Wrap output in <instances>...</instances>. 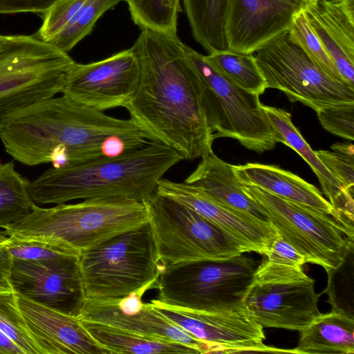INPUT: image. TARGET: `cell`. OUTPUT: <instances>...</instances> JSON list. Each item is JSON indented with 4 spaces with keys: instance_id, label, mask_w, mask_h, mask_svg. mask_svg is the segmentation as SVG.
<instances>
[{
    "instance_id": "obj_1",
    "label": "cell",
    "mask_w": 354,
    "mask_h": 354,
    "mask_svg": "<svg viewBox=\"0 0 354 354\" xmlns=\"http://www.w3.org/2000/svg\"><path fill=\"white\" fill-rule=\"evenodd\" d=\"M133 48L140 78L124 106L130 119L151 141L171 148L184 160L212 151L204 85L177 33L142 28Z\"/></svg>"
},
{
    "instance_id": "obj_2",
    "label": "cell",
    "mask_w": 354,
    "mask_h": 354,
    "mask_svg": "<svg viewBox=\"0 0 354 354\" xmlns=\"http://www.w3.org/2000/svg\"><path fill=\"white\" fill-rule=\"evenodd\" d=\"M140 133L145 132L130 118L108 115L62 95L19 113L0 129V139L6 151L24 165L49 162L58 150L71 166L105 158L102 147L111 136Z\"/></svg>"
},
{
    "instance_id": "obj_3",
    "label": "cell",
    "mask_w": 354,
    "mask_h": 354,
    "mask_svg": "<svg viewBox=\"0 0 354 354\" xmlns=\"http://www.w3.org/2000/svg\"><path fill=\"white\" fill-rule=\"evenodd\" d=\"M183 160L171 148L151 141L120 156L50 167L30 181L28 191L39 204L109 198L142 202L156 190L165 174Z\"/></svg>"
},
{
    "instance_id": "obj_4",
    "label": "cell",
    "mask_w": 354,
    "mask_h": 354,
    "mask_svg": "<svg viewBox=\"0 0 354 354\" xmlns=\"http://www.w3.org/2000/svg\"><path fill=\"white\" fill-rule=\"evenodd\" d=\"M143 202L124 198L86 199L43 208L3 229L18 236H44L82 252L147 223Z\"/></svg>"
},
{
    "instance_id": "obj_5",
    "label": "cell",
    "mask_w": 354,
    "mask_h": 354,
    "mask_svg": "<svg viewBox=\"0 0 354 354\" xmlns=\"http://www.w3.org/2000/svg\"><path fill=\"white\" fill-rule=\"evenodd\" d=\"M260 262L243 253L226 259L165 266L156 283V299L169 306L198 311L244 310V298Z\"/></svg>"
},
{
    "instance_id": "obj_6",
    "label": "cell",
    "mask_w": 354,
    "mask_h": 354,
    "mask_svg": "<svg viewBox=\"0 0 354 354\" xmlns=\"http://www.w3.org/2000/svg\"><path fill=\"white\" fill-rule=\"evenodd\" d=\"M76 62L34 35H3L0 42V129L28 107L62 93Z\"/></svg>"
},
{
    "instance_id": "obj_7",
    "label": "cell",
    "mask_w": 354,
    "mask_h": 354,
    "mask_svg": "<svg viewBox=\"0 0 354 354\" xmlns=\"http://www.w3.org/2000/svg\"><path fill=\"white\" fill-rule=\"evenodd\" d=\"M86 299L127 295L155 288L161 264L149 223L124 232L81 253Z\"/></svg>"
},
{
    "instance_id": "obj_8",
    "label": "cell",
    "mask_w": 354,
    "mask_h": 354,
    "mask_svg": "<svg viewBox=\"0 0 354 354\" xmlns=\"http://www.w3.org/2000/svg\"><path fill=\"white\" fill-rule=\"evenodd\" d=\"M142 202L162 266L250 252L219 227L169 196L155 191Z\"/></svg>"
},
{
    "instance_id": "obj_9",
    "label": "cell",
    "mask_w": 354,
    "mask_h": 354,
    "mask_svg": "<svg viewBox=\"0 0 354 354\" xmlns=\"http://www.w3.org/2000/svg\"><path fill=\"white\" fill-rule=\"evenodd\" d=\"M185 53L203 83L206 115L214 140L233 138L259 153L274 149L275 133L260 95L234 84L186 44Z\"/></svg>"
},
{
    "instance_id": "obj_10",
    "label": "cell",
    "mask_w": 354,
    "mask_h": 354,
    "mask_svg": "<svg viewBox=\"0 0 354 354\" xmlns=\"http://www.w3.org/2000/svg\"><path fill=\"white\" fill-rule=\"evenodd\" d=\"M241 185L277 233L305 257L306 263L326 270L336 269L353 248V238L331 216L255 186Z\"/></svg>"
},
{
    "instance_id": "obj_11",
    "label": "cell",
    "mask_w": 354,
    "mask_h": 354,
    "mask_svg": "<svg viewBox=\"0 0 354 354\" xmlns=\"http://www.w3.org/2000/svg\"><path fill=\"white\" fill-rule=\"evenodd\" d=\"M315 281L302 267L270 262L257 266L246 292L245 313L263 328L301 331L321 312Z\"/></svg>"
},
{
    "instance_id": "obj_12",
    "label": "cell",
    "mask_w": 354,
    "mask_h": 354,
    "mask_svg": "<svg viewBox=\"0 0 354 354\" xmlns=\"http://www.w3.org/2000/svg\"><path fill=\"white\" fill-rule=\"evenodd\" d=\"M267 88L283 92L316 112L325 106L354 102V88L337 82L321 71L290 37L288 31L253 53Z\"/></svg>"
},
{
    "instance_id": "obj_13",
    "label": "cell",
    "mask_w": 354,
    "mask_h": 354,
    "mask_svg": "<svg viewBox=\"0 0 354 354\" xmlns=\"http://www.w3.org/2000/svg\"><path fill=\"white\" fill-rule=\"evenodd\" d=\"M149 305L195 338L203 342L208 353L269 352L295 353L263 344V327L244 310L205 312L165 305L153 299Z\"/></svg>"
},
{
    "instance_id": "obj_14",
    "label": "cell",
    "mask_w": 354,
    "mask_h": 354,
    "mask_svg": "<svg viewBox=\"0 0 354 354\" xmlns=\"http://www.w3.org/2000/svg\"><path fill=\"white\" fill-rule=\"evenodd\" d=\"M140 64L133 46L100 61L75 63L62 95L100 111L124 107L135 94Z\"/></svg>"
},
{
    "instance_id": "obj_15",
    "label": "cell",
    "mask_w": 354,
    "mask_h": 354,
    "mask_svg": "<svg viewBox=\"0 0 354 354\" xmlns=\"http://www.w3.org/2000/svg\"><path fill=\"white\" fill-rule=\"evenodd\" d=\"M152 286L142 287L118 297L86 299L77 316L82 322L104 324L138 335L165 339L208 353L207 346L163 316L149 303L142 301L144 294Z\"/></svg>"
},
{
    "instance_id": "obj_16",
    "label": "cell",
    "mask_w": 354,
    "mask_h": 354,
    "mask_svg": "<svg viewBox=\"0 0 354 354\" xmlns=\"http://www.w3.org/2000/svg\"><path fill=\"white\" fill-rule=\"evenodd\" d=\"M318 0H226L227 49L253 53L288 30L295 18Z\"/></svg>"
},
{
    "instance_id": "obj_17",
    "label": "cell",
    "mask_w": 354,
    "mask_h": 354,
    "mask_svg": "<svg viewBox=\"0 0 354 354\" xmlns=\"http://www.w3.org/2000/svg\"><path fill=\"white\" fill-rule=\"evenodd\" d=\"M79 259L55 269L13 259L8 281L16 294L77 317L86 300Z\"/></svg>"
},
{
    "instance_id": "obj_18",
    "label": "cell",
    "mask_w": 354,
    "mask_h": 354,
    "mask_svg": "<svg viewBox=\"0 0 354 354\" xmlns=\"http://www.w3.org/2000/svg\"><path fill=\"white\" fill-rule=\"evenodd\" d=\"M156 191L190 207L235 239L249 252L265 255L277 234L270 223L223 205L185 182L162 178Z\"/></svg>"
},
{
    "instance_id": "obj_19",
    "label": "cell",
    "mask_w": 354,
    "mask_h": 354,
    "mask_svg": "<svg viewBox=\"0 0 354 354\" xmlns=\"http://www.w3.org/2000/svg\"><path fill=\"white\" fill-rule=\"evenodd\" d=\"M16 296L28 330L42 354H111L77 317Z\"/></svg>"
},
{
    "instance_id": "obj_20",
    "label": "cell",
    "mask_w": 354,
    "mask_h": 354,
    "mask_svg": "<svg viewBox=\"0 0 354 354\" xmlns=\"http://www.w3.org/2000/svg\"><path fill=\"white\" fill-rule=\"evenodd\" d=\"M304 12L342 78L354 88V0H318Z\"/></svg>"
},
{
    "instance_id": "obj_21",
    "label": "cell",
    "mask_w": 354,
    "mask_h": 354,
    "mask_svg": "<svg viewBox=\"0 0 354 354\" xmlns=\"http://www.w3.org/2000/svg\"><path fill=\"white\" fill-rule=\"evenodd\" d=\"M262 109L274 131L276 142L292 149L309 165L319 181L323 193L334 209L335 219L348 232H353L354 190L344 189L323 165L293 124L289 113L263 104Z\"/></svg>"
},
{
    "instance_id": "obj_22",
    "label": "cell",
    "mask_w": 354,
    "mask_h": 354,
    "mask_svg": "<svg viewBox=\"0 0 354 354\" xmlns=\"http://www.w3.org/2000/svg\"><path fill=\"white\" fill-rule=\"evenodd\" d=\"M241 183L255 186L275 196L324 212L335 218L331 204L320 191L299 176L276 165L247 163L234 165Z\"/></svg>"
},
{
    "instance_id": "obj_23",
    "label": "cell",
    "mask_w": 354,
    "mask_h": 354,
    "mask_svg": "<svg viewBox=\"0 0 354 354\" xmlns=\"http://www.w3.org/2000/svg\"><path fill=\"white\" fill-rule=\"evenodd\" d=\"M184 182L223 205L269 222L263 209L243 192L233 165L221 160L213 151L201 157Z\"/></svg>"
},
{
    "instance_id": "obj_24",
    "label": "cell",
    "mask_w": 354,
    "mask_h": 354,
    "mask_svg": "<svg viewBox=\"0 0 354 354\" xmlns=\"http://www.w3.org/2000/svg\"><path fill=\"white\" fill-rule=\"evenodd\" d=\"M295 353H354V317L337 310L321 313L300 331Z\"/></svg>"
},
{
    "instance_id": "obj_25",
    "label": "cell",
    "mask_w": 354,
    "mask_h": 354,
    "mask_svg": "<svg viewBox=\"0 0 354 354\" xmlns=\"http://www.w3.org/2000/svg\"><path fill=\"white\" fill-rule=\"evenodd\" d=\"M80 322L93 339L111 354H200L196 349L175 341L138 335L95 322Z\"/></svg>"
},
{
    "instance_id": "obj_26",
    "label": "cell",
    "mask_w": 354,
    "mask_h": 354,
    "mask_svg": "<svg viewBox=\"0 0 354 354\" xmlns=\"http://www.w3.org/2000/svg\"><path fill=\"white\" fill-rule=\"evenodd\" d=\"M0 245L12 259L55 269L80 259V253L63 243L44 236H18L0 230Z\"/></svg>"
},
{
    "instance_id": "obj_27",
    "label": "cell",
    "mask_w": 354,
    "mask_h": 354,
    "mask_svg": "<svg viewBox=\"0 0 354 354\" xmlns=\"http://www.w3.org/2000/svg\"><path fill=\"white\" fill-rule=\"evenodd\" d=\"M194 39L209 54L227 49L225 32L226 0H182Z\"/></svg>"
},
{
    "instance_id": "obj_28",
    "label": "cell",
    "mask_w": 354,
    "mask_h": 354,
    "mask_svg": "<svg viewBox=\"0 0 354 354\" xmlns=\"http://www.w3.org/2000/svg\"><path fill=\"white\" fill-rule=\"evenodd\" d=\"M30 181L16 169L13 161L0 160V227L6 228L26 215L36 204L28 191Z\"/></svg>"
},
{
    "instance_id": "obj_29",
    "label": "cell",
    "mask_w": 354,
    "mask_h": 354,
    "mask_svg": "<svg viewBox=\"0 0 354 354\" xmlns=\"http://www.w3.org/2000/svg\"><path fill=\"white\" fill-rule=\"evenodd\" d=\"M204 56L222 75L244 90L260 95L267 89L266 80L253 53L245 54L227 49Z\"/></svg>"
},
{
    "instance_id": "obj_30",
    "label": "cell",
    "mask_w": 354,
    "mask_h": 354,
    "mask_svg": "<svg viewBox=\"0 0 354 354\" xmlns=\"http://www.w3.org/2000/svg\"><path fill=\"white\" fill-rule=\"evenodd\" d=\"M125 0H85L78 11L48 43L68 53L90 34L106 11Z\"/></svg>"
},
{
    "instance_id": "obj_31",
    "label": "cell",
    "mask_w": 354,
    "mask_h": 354,
    "mask_svg": "<svg viewBox=\"0 0 354 354\" xmlns=\"http://www.w3.org/2000/svg\"><path fill=\"white\" fill-rule=\"evenodd\" d=\"M133 23L140 28L177 33L182 10L180 0H125Z\"/></svg>"
},
{
    "instance_id": "obj_32",
    "label": "cell",
    "mask_w": 354,
    "mask_h": 354,
    "mask_svg": "<svg viewBox=\"0 0 354 354\" xmlns=\"http://www.w3.org/2000/svg\"><path fill=\"white\" fill-rule=\"evenodd\" d=\"M0 330L24 354H42L19 309L13 290L0 292Z\"/></svg>"
},
{
    "instance_id": "obj_33",
    "label": "cell",
    "mask_w": 354,
    "mask_h": 354,
    "mask_svg": "<svg viewBox=\"0 0 354 354\" xmlns=\"http://www.w3.org/2000/svg\"><path fill=\"white\" fill-rule=\"evenodd\" d=\"M288 31L291 39L301 47L321 71L331 79L347 84L314 32L304 12L295 18Z\"/></svg>"
},
{
    "instance_id": "obj_34",
    "label": "cell",
    "mask_w": 354,
    "mask_h": 354,
    "mask_svg": "<svg viewBox=\"0 0 354 354\" xmlns=\"http://www.w3.org/2000/svg\"><path fill=\"white\" fill-rule=\"evenodd\" d=\"M332 151H315L323 165L338 180L344 189L354 190V149L348 142H336Z\"/></svg>"
},
{
    "instance_id": "obj_35",
    "label": "cell",
    "mask_w": 354,
    "mask_h": 354,
    "mask_svg": "<svg viewBox=\"0 0 354 354\" xmlns=\"http://www.w3.org/2000/svg\"><path fill=\"white\" fill-rule=\"evenodd\" d=\"M317 117L328 132L353 141L354 139V102L331 104L319 109Z\"/></svg>"
},
{
    "instance_id": "obj_36",
    "label": "cell",
    "mask_w": 354,
    "mask_h": 354,
    "mask_svg": "<svg viewBox=\"0 0 354 354\" xmlns=\"http://www.w3.org/2000/svg\"><path fill=\"white\" fill-rule=\"evenodd\" d=\"M264 256L267 261L279 264L302 267L306 263L305 257L278 233Z\"/></svg>"
},
{
    "instance_id": "obj_37",
    "label": "cell",
    "mask_w": 354,
    "mask_h": 354,
    "mask_svg": "<svg viewBox=\"0 0 354 354\" xmlns=\"http://www.w3.org/2000/svg\"><path fill=\"white\" fill-rule=\"evenodd\" d=\"M63 0H0V14L45 13Z\"/></svg>"
},
{
    "instance_id": "obj_38",
    "label": "cell",
    "mask_w": 354,
    "mask_h": 354,
    "mask_svg": "<svg viewBox=\"0 0 354 354\" xmlns=\"http://www.w3.org/2000/svg\"><path fill=\"white\" fill-rule=\"evenodd\" d=\"M0 354H24L23 351L0 330Z\"/></svg>"
},
{
    "instance_id": "obj_39",
    "label": "cell",
    "mask_w": 354,
    "mask_h": 354,
    "mask_svg": "<svg viewBox=\"0 0 354 354\" xmlns=\"http://www.w3.org/2000/svg\"><path fill=\"white\" fill-rule=\"evenodd\" d=\"M12 261L8 252L0 245V276L8 279Z\"/></svg>"
},
{
    "instance_id": "obj_40",
    "label": "cell",
    "mask_w": 354,
    "mask_h": 354,
    "mask_svg": "<svg viewBox=\"0 0 354 354\" xmlns=\"http://www.w3.org/2000/svg\"><path fill=\"white\" fill-rule=\"evenodd\" d=\"M12 290L8 279L0 276V292Z\"/></svg>"
},
{
    "instance_id": "obj_41",
    "label": "cell",
    "mask_w": 354,
    "mask_h": 354,
    "mask_svg": "<svg viewBox=\"0 0 354 354\" xmlns=\"http://www.w3.org/2000/svg\"><path fill=\"white\" fill-rule=\"evenodd\" d=\"M3 37V35H0V42L1 41Z\"/></svg>"
}]
</instances>
